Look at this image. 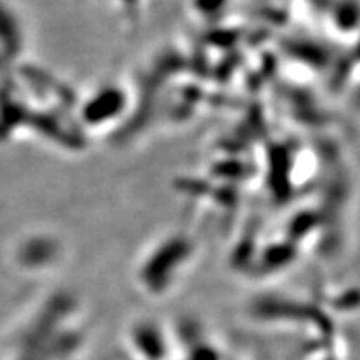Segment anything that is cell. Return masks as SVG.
I'll list each match as a JSON object with an SVG mask.
<instances>
[{
	"label": "cell",
	"mask_w": 360,
	"mask_h": 360,
	"mask_svg": "<svg viewBox=\"0 0 360 360\" xmlns=\"http://www.w3.org/2000/svg\"><path fill=\"white\" fill-rule=\"evenodd\" d=\"M334 25L342 34L355 32L357 25V4L354 0H342L334 8Z\"/></svg>",
	"instance_id": "3957f363"
},
{
	"label": "cell",
	"mask_w": 360,
	"mask_h": 360,
	"mask_svg": "<svg viewBox=\"0 0 360 360\" xmlns=\"http://www.w3.org/2000/svg\"><path fill=\"white\" fill-rule=\"evenodd\" d=\"M195 255V242L184 232L162 237L143 257L139 278L143 289L159 294L165 292L179 277V274L191 264Z\"/></svg>",
	"instance_id": "6da1fadb"
},
{
	"label": "cell",
	"mask_w": 360,
	"mask_h": 360,
	"mask_svg": "<svg viewBox=\"0 0 360 360\" xmlns=\"http://www.w3.org/2000/svg\"><path fill=\"white\" fill-rule=\"evenodd\" d=\"M231 0H191L192 11L202 19H214L227 8Z\"/></svg>",
	"instance_id": "5b68a950"
},
{
	"label": "cell",
	"mask_w": 360,
	"mask_h": 360,
	"mask_svg": "<svg viewBox=\"0 0 360 360\" xmlns=\"http://www.w3.org/2000/svg\"><path fill=\"white\" fill-rule=\"evenodd\" d=\"M109 4L130 25H137L146 11V0H109Z\"/></svg>",
	"instance_id": "277c9868"
},
{
	"label": "cell",
	"mask_w": 360,
	"mask_h": 360,
	"mask_svg": "<svg viewBox=\"0 0 360 360\" xmlns=\"http://www.w3.org/2000/svg\"><path fill=\"white\" fill-rule=\"evenodd\" d=\"M130 94L117 82L103 84L89 94L79 105V122L84 129L103 130L120 122L127 114Z\"/></svg>",
	"instance_id": "7a4b0ae2"
}]
</instances>
